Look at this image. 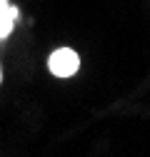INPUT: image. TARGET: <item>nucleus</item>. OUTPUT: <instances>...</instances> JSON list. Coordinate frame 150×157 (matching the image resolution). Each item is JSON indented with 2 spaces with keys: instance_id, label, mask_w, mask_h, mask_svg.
<instances>
[{
  "instance_id": "1",
  "label": "nucleus",
  "mask_w": 150,
  "mask_h": 157,
  "mask_svg": "<svg viewBox=\"0 0 150 157\" xmlns=\"http://www.w3.org/2000/svg\"><path fill=\"white\" fill-rule=\"evenodd\" d=\"M48 67H50L53 75H58V77H70V75L78 72L80 57H78V52L70 50V48H60V50H55V52L50 55Z\"/></svg>"
},
{
  "instance_id": "2",
  "label": "nucleus",
  "mask_w": 150,
  "mask_h": 157,
  "mask_svg": "<svg viewBox=\"0 0 150 157\" xmlns=\"http://www.w3.org/2000/svg\"><path fill=\"white\" fill-rule=\"evenodd\" d=\"M15 17H18V8H13L10 3H3V5H0V40L8 37V33L13 30Z\"/></svg>"
},
{
  "instance_id": "3",
  "label": "nucleus",
  "mask_w": 150,
  "mask_h": 157,
  "mask_svg": "<svg viewBox=\"0 0 150 157\" xmlns=\"http://www.w3.org/2000/svg\"><path fill=\"white\" fill-rule=\"evenodd\" d=\"M3 3H8V0H0V5H3Z\"/></svg>"
},
{
  "instance_id": "4",
  "label": "nucleus",
  "mask_w": 150,
  "mask_h": 157,
  "mask_svg": "<svg viewBox=\"0 0 150 157\" xmlns=\"http://www.w3.org/2000/svg\"><path fill=\"white\" fill-rule=\"evenodd\" d=\"M0 77H3V72H0Z\"/></svg>"
}]
</instances>
